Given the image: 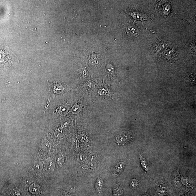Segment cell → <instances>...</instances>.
Instances as JSON below:
<instances>
[{"label":"cell","mask_w":196,"mask_h":196,"mask_svg":"<svg viewBox=\"0 0 196 196\" xmlns=\"http://www.w3.org/2000/svg\"><path fill=\"white\" fill-rule=\"evenodd\" d=\"M131 136L127 133H122L117 138V142L118 143L124 144L130 140Z\"/></svg>","instance_id":"1"},{"label":"cell","mask_w":196,"mask_h":196,"mask_svg":"<svg viewBox=\"0 0 196 196\" xmlns=\"http://www.w3.org/2000/svg\"><path fill=\"white\" fill-rule=\"evenodd\" d=\"M125 167L124 162H120L115 166V170H114V174L115 176H117L120 174L123 170Z\"/></svg>","instance_id":"2"},{"label":"cell","mask_w":196,"mask_h":196,"mask_svg":"<svg viewBox=\"0 0 196 196\" xmlns=\"http://www.w3.org/2000/svg\"><path fill=\"white\" fill-rule=\"evenodd\" d=\"M103 183L102 180L99 178L97 180L95 184V187L97 192L98 193H100L102 191Z\"/></svg>","instance_id":"3"},{"label":"cell","mask_w":196,"mask_h":196,"mask_svg":"<svg viewBox=\"0 0 196 196\" xmlns=\"http://www.w3.org/2000/svg\"><path fill=\"white\" fill-rule=\"evenodd\" d=\"M139 157L140 159L141 164L142 167L143 168L145 171H148L149 169L147 163H146V159L145 158H144L143 156L141 155H139Z\"/></svg>","instance_id":"4"},{"label":"cell","mask_w":196,"mask_h":196,"mask_svg":"<svg viewBox=\"0 0 196 196\" xmlns=\"http://www.w3.org/2000/svg\"><path fill=\"white\" fill-rule=\"evenodd\" d=\"M113 196H121L122 194V189L119 187H115L113 191Z\"/></svg>","instance_id":"5"},{"label":"cell","mask_w":196,"mask_h":196,"mask_svg":"<svg viewBox=\"0 0 196 196\" xmlns=\"http://www.w3.org/2000/svg\"><path fill=\"white\" fill-rule=\"evenodd\" d=\"M139 183L137 180H135V179H132L130 181V186L131 188H136L137 187Z\"/></svg>","instance_id":"6"},{"label":"cell","mask_w":196,"mask_h":196,"mask_svg":"<svg viewBox=\"0 0 196 196\" xmlns=\"http://www.w3.org/2000/svg\"><path fill=\"white\" fill-rule=\"evenodd\" d=\"M30 190L32 193H35V194H37L40 191V188L39 187L36 186H32L31 187H30Z\"/></svg>","instance_id":"7"},{"label":"cell","mask_w":196,"mask_h":196,"mask_svg":"<svg viewBox=\"0 0 196 196\" xmlns=\"http://www.w3.org/2000/svg\"><path fill=\"white\" fill-rule=\"evenodd\" d=\"M0 196H4L3 195L0 194Z\"/></svg>","instance_id":"8"}]
</instances>
